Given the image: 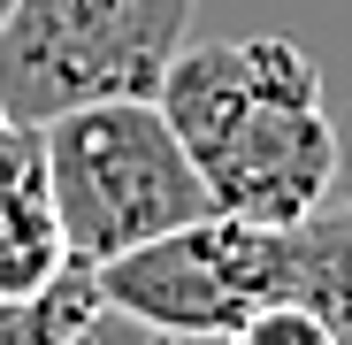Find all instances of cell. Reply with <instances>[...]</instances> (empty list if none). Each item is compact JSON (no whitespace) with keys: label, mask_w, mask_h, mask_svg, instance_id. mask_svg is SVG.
Returning <instances> with one entry per match:
<instances>
[{"label":"cell","mask_w":352,"mask_h":345,"mask_svg":"<svg viewBox=\"0 0 352 345\" xmlns=\"http://www.w3.org/2000/svg\"><path fill=\"white\" fill-rule=\"evenodd\" d=\"M100 307L107 300H100L92 269H69V276H54L46 292H23V300L0 292V345H69Z\"/></svg>","instance_id":"cell-7"},{"label":"cell","mask_w":352,"mask_h":345,"mask_svg":"<svg viewBox=\"0 0 352 345\" xmlns=\"http://www.w3.org/2000/svg\"><path fill=\"white\" fill-rule=\"evenodd\" d=\"M283 307H307L337 345H352V207H314L291 222V292Z\"/></svg>","instance_id":"cell-6"},{"label":"cell","mask_w":352,"mask_h":345,"mask_svg":"<svg viewBox=\"0 0 352 345\" xmlns=\"http://www.w3.org/2000/svg\"><path fill=\"white\" fill-rule=\"evenodd\" d=\"M69 345H214V337H168V330H146V322H131V315H115V307H100Z\"/></svg>","instance_id":"cell-8"},{"label":"cell","mask_w":352,"mask_h":345,"mask_svg":"<svg viewBox=\"0 0 352 345\" xmlns=\"http://www.w3.org/2000/svg\"><path fill=\"white\" fill-rule=\"evenodd\" d=\"M192 0H16L0 23V100L16 131L100 100H153L184 54Z\"/></svg>","instance_id":"cell-3"},{"label":"cell","mask_w":352,"mask_h":345,"mask_svg":"<svg viewBox=\"0 0 352 345\" xmlns=\"http://www.w3.org/2000/svg\"><path fill=\"white\" fill-rule=\"evenodd\" d=\"M337 207H352V107L337 115Z\"/></svg>","instance_id":"cell-9"},{"label":"cell","mask_w":352,"mask_h":345,"mask_svg":"<svg viewBox=\"0 0 352 345\" xmlns=\"http://www.w3.org/2000/svg\"><path fill=\"white\" fill-rule=\"evenodd\" d=\"M38 161H46V192L62 215L69 261L85 269H107L168 230L214 215L207 177L192 169L184 138L168 131L153 100H100L77 115H54L38 131Z\"/></svg>","instance_id":"cell-2"},{"label":"cell","mask_w":352,"mask_h":345,"mask_svg":"<svg viewBox=\"0 0 352 345\" xmlns=\"http://www.w3.org/2000/svg\"><path fill=\"white\" fill-rule=\"evenodd\" d=\"M100 300L168 337H230L245 315L283 307L291 292V230L238 222V215H199L168 238L92 269Z\"/></svg>","instance_id":"cell-4"},{"label":"cell","mask_w":352,"mask_h":345,"mask_svg":"<svg viewBox=\"0 0 352 345\" xmlns=\"http://www.w3.org/2000/svg\"><path fill=\"white\" fill-rule=\"evenodd\" d=\"M153 107L207 177L214 215L291 230L337 200V115L307 46L276 31L199 39L168 62Z\"/></svg>","instance_id":"cell-1"},{"label":"cell","mask_w":352,"mask_h":345,"mask_svg":"<svg viewBox=\"0 0 352 345\" xmlns=\"http://www.w3.org/2000/svg\"><path fill=\"white\" fill-rule=\"evenodd\" d=\"M0 131H16V123H8V100H0Z\"/></svg>","instance_id":"cell-10"},{"label":"cell","mask_w":352,"mask_h":345,"mask_svg":"<svg viewBox=\"0 0 352 345\" xmlns=\"http://www.w3.org/2000/svg\"><path fill=\"white\" fill-rule=\"evenodd\" d=\"M69 269L85 261H69L62 215L46 192V161H38V131H0V292L8 300L46 292Z\"/></svg>","instance_id":"cell-5"},{"label":"cell","mask_w":352,"mask_h":345,"mask_svg":"<svg viewBox=\"0 0 352 345\" xmlns=\"http://www.w3.org/2000/svg\"><path fill=\"white\" fill-rule=\"evenodd\" d=\"M8 8H16V0H0V23H8Z\"/></svg>","instance_id":"cell-11"}]
</instances>
